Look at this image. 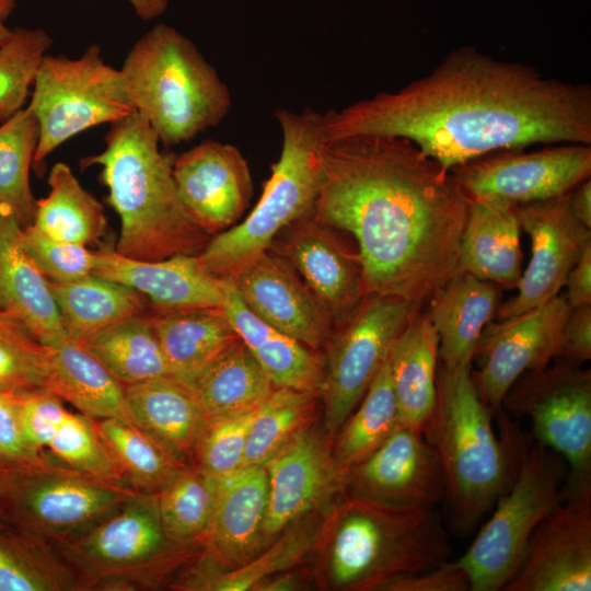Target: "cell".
Instances as JSON below:
<instances>
[{
  "instance_id": "42",
  "label": "cell",
  "mask_w": 591,
  "mask_h": 591,
  "mask_svg": "<svg viewBox=\"0 0 591 591\" xmlns=\"http://www.w3.org/2000/svg\"><path fill=\"white\" fill-rule=\"evenodd\" d=\"M53 45L42 28L15 27L0 43V124L30 99L38 68Z\"/></svg>"
},
{
  "instance_id": "48",
  "label": "cell",
  "mask_w": 591,
  "mask_h": 591,
  "mask_svg": "<svg viewBox=\"0 0 591 591\" xmlns=\"http://www.w3.org/2000/svg\"><path fill=\"white\" fill-rule=\"evenodd\" d=\"M24 244L35 264L53 283H67L93 274L95 253L88 246L53 239L32 224L23 229Z\"/></svg>"
},
{
  "instance_id": "44",
  "label": "cell",
  "mask_w": 591,
  "mask_h": 591,
  "mask_svg": "<svg viewBox=\"0 0 591 591\" xmlns=\"http://www.w3.org/2000/svg\"><path fill=\"white\" fill-rule=\"evenodd\" d=\"M46 448L74 471L125 485L96 430L94 420L81 413L68 412Z\"/></svg>"
},
{
  "instance_id": "45",
  "label": "cell",
  "mask_w": 591,
  "mask_h": 591,
  "mask_svg": "<svg viewBox=\"0 0 591 591\" xmlns=\"http://www.w3.org/2000/svg\"><path fill=\"white\" fill-rule=\"evenodd\" d=\"M37 536L13 525L0 524V591L59 589L47 575Z\"/></svg>"
},
{
  "instance_id": "25",
  "label": "cell",
  "mask_w": 591,
  "mask_h": 591,
  "mask_svg": "<svg viewBox=\"0 0 591 591\" xmlns=\"http://www.w3.org/2000/svg\"><path fill=\"white\" fill-rule=\"evenodd\" d=\"M23 229L0 207V311L53 347L68 337L49 281L24 244Z\"/></svg>"
},
{
  "instance_id": "23",
  "label": "cell",
  "mask_w": 591,
  "mask_h": 591,
  "mask_svg": "<svg viewBox=\"0 0 591 591\" xmlns=\"http://www.w3.org/2000/svg\"><path fill=\"white\" fill-rule=\"evenodd\" d=\"M68 543L84 566L121 571L146 566L172 542L161 524L157 494L139 493Z\"/></svg>"
},
{
  "instance_id": "56",
  "label": "cell",
  "mask_w": 591,
  "mask_h": 591,
  "mask_svg": "<svg viewBox=\"0 0 591 591\" xmlns=\"http://www.w3.org/2000/svg\"><path fill=\"white\" fill-rule=\"evenodd\" d=\"M296 578L291 575L279 576L278 578L268 577L257 583L253 590L262 591H282L296 589Z\"/></svg>"
},
{
  "instance_id": "47",
  "label": "cell",
  "mask_w": 591,
  "mask_h": 591,
  "mask_svg": "<svg viewBox=\"0 0 591 591\" xmlns=\"http://www.w3.org/2000/svg\"><path fill=\"white\" fill-rule=\"evenodd\" d=\"M255 410L207 420L193 452L197 466L216 477L243 467Z\"/></svg>"
},
{
  "instance_id": "22",
  "label": "cell",
  "mask_w": 591,
  "mask_h": 591,
  "mask_svg": "<svg viewBox=\"0 0 591 591\" xmlns=\"http://www.w3.org/2000/svg\"><path fill=\"white\" fill-rule=\"evenodd\" d=\"M95 255L93 275L135 289L153 312L223 305L224 279L210 274L198 255L178 254L159 260L135 259L113 250Z\"/></svg>"
},
{
  "instance_id": "58",
  "label": "cell",
  "mask_w": 591,
  "mask_h": 591,
  "mask_svg": "<svg viewBox=\"0 0 591 591\" xmlns=\"http://www.w3.org/2000/svg\"><path fill=\"white\" fill-rule=\"evenodd\" d=\"M11 28H9L4 22H0V43L3 42L10 34Z\"/></svg>"
},
{
  "instance_id": "52",
  "label": "cell",
  "mask_w": 591,
  "mask_h": 591,
  "mask_svg": "<svg viewBox=\"0 0 591 591\" xmlns=\"http://www.w3.org/2000/svg\"><path fill=\"white\" fill-rule=\"evenodd\" d=\"M581 366L591 358V304L570 308L564 323L556 357Z\"/></svg>"
},
{
  "instance_id": "13",
  "label": "cell",
  "mask_w": 591,
  "mask_h": 591,
  "mask_svg": "<svg viewBox=\"0 0 591 591\" xmlns=\"http://www.w3.org/2000/svg\"><path fill=\"white\" fill-rule=\"evenodd\" d=\"M470 199L512 206L571 192L591 175V144L558 143L534 151L501 150L450 171Z\"/></svg>"
},
{
  "instance_id": "31",
  "label": "cell",
  "mask_w": 591,
  "mask_h": 591,
  "mask_svg": "<svg viewBox=\"0 0 591 591\" xmlns=\"http://www.w3.org/2000/svg\"><path fill=\"white\" fill-rule=\"evenodd\" d=\"M45 389L92 419L132 424L125 385L81 343L50 347Z\"/></svg>"
},
{
  "instance_id": "59",
  "label": "cell",
  "mask_w": 591,
  "mask_h": 591,
  "mask_svg": "<svg viewBox=\"0 0 591 591\" xmlns=\"http://www.w3.org/2000/svg\"><path fill=\"white\" fill-rule=\"evenodd\" d=\"M0 524H4V523L1 521V519H0Z\"/></svg>"
},
{
  "instance_id": "34",
  "label": "cell",
  "mask_w": 591,
  "mask_h": 591,
  "mask_svg": "<svg viewBox=\"0 0 591 591\" xmlns=\"http://www.w3.org/2000/svg\"><path fill=\"white\" fill-rule=\"evenodd\" d=\"M206 421L256 409L276 389L237 337L190 385Z\"/></svg>"
},
{
  "instance_id": "43",
  "label": "cell",
  "mask_w": 591,
  "mask_h": 591,
  "mask_svg": "<svg viewBox=\"0 0 591 591\" xmlns=\"http://www.w3.org/2000/svg\"><path fill=\"white\" fill-rule=\"evenodd\" d=\"M49 352L20 321L0 311V390L45 389Z\"/></svg>"
},
{
  "instance_id": "21",
  "label": "cell",
  "mask_w": 591,
  "mask_h": 591,
  "mask_svg": "<svg viewBox=\"0 0 591 591\" xmlns=\"http://www.w3.org/2000/svg\"><path fill=\"white\" fill-rule=\"evenodd\" d=\"M264 466L268 500L263 543L312 510L346 480L321 434L308 426Z\"/></svg>"
},
{
  "instance_id": "10",
  "label": "cell",
  "mask_w": 591,
  "mask_h": 591,
  "mask_svg": "<svg viewBox=\"0 0 591 591\" xmlns=\"http://www.w3.org/2000/svg\"><path fill=\"white\" fill-rule=\"evenodd\" d=\"M27 108L38 126L33 169L58 147L90 128L136 113L120 69L105 62L102 48L89 45L77 58L47 54L36 74Z\"/></svg>"
},
{
  "instance_id": "14",
  "label": "cell",
  "mask_w": 591,
  "mask_h": 591,
  "mask_svg": "<svg viewBox=\"0 0 591 591\" xmlns=\"http://www.w3.org/2000/svg\"><path fill=\"white\" fill-rule=\"evenodd\" d=\"M570 306L565 294L515 316L488 323L476 345L478 369L471 376L480 401L501 412L503 397L525 372L538 371L556 357Z\"/></svg>"
},
{
  "instance_id": "3",
  "label": "cell",
  "mask_w": 591,
  "mask_h": 591,
  "mask_svg": "<svg viewBox=\"0 0 591 591\" xmlns=\"http://www.w3.org/2000/svg\"><path fill=\"white\" fill-rule=\"evenodd\" d=\"M104 149L81 160L101 167L107 201L118 215L116 252L141 260L198 255L210 240L184 208L173 178L174 155L160 149L137 112L111 125Z\"/></svg>"
},
{
  "instance_id": "50",
  "label": "cell",
  "mask_w": 591,
  "mask_h": 591,
  "mask_svg": "<svg viewBox=\"0 0 591 591\" xmlns=\"http://www.w3.org/2000/svg\"><path fill=\"white\" fill-rule=\"evenodd\" d=\"M382 590L390 591H471L466 571L457 560L444 561L425 571L398 577Z\"/></svg>"
},
{
  "instance_id": "7",
  "label": "cell",
  "mask_w": 591,
  "mask_h": 591,
  "mask_svg": "<svg viewBox=\"0 0 591 591\" xmlns=\"http://www.w3.org/2000/svg\"><path fill=\"white\" fill-rule=\"evenodd\" d=\"M343 513L329 548L332 582L344 589H382L387 582L448 560L451 547L432 510L357 498Z\"/></svg>"
},
{
  "instance_id": "16",
  "label": "cell",
  "mask_w": 591,
  "mask_h": 591,
  "mask_svg": "<svg viewBox=\"0 0 591 591\" xmlns=\"http://www.w3.org/2000/svg\"><path fill=\"white\" fill-rule=\"evenodd\" d=\"M591 590V491L563 497L534 530L503 591Z\"/></svg>"
},
{
  "instance_id": "11",
  "label": "cell",
  "mask_w": 591,
  "mask_h": 591,
  "mask_svg": "<svg viewBox=\"0 0 591 591\" xmlns=\"http://www.w3.org/2000/svg\"><path fill=\"white\" fill-rule=\"evenodd\" d=\"M502 409L526 417L535 441L569 466L564 496L591 490V371L558 361L519 376Z\"/></svg>"
},
{
  "instance_id": "57",
  "label": "cell",
  "mask_w": 591,
  "mask_h": 591,
  "mask_svg": "<svg viewBox=\"0 0 591 591\" xmlns=\"http://www.w3.org/2000/svg\"><path fill=\"white\" fill-rule=\"evenodd\" d=\"M16 0H0V22H4L13 12Z\"/></svg>"
},
{
  "instance_id": "54",
  "label": "cell",
  "mask_w": 591,
  "mask_h": 591,
  "mask_svg": "<svg viewBox=\"0 0 591 591\" xmlns=\"http://www.w3.org/2000/svg\"><path fill=\"white\" fill-rule=\"evenodd\" d=\"M570 207L575 217L591 229V181L577 185L569 195Z\"/></svg>"
},
{
  "instance_id": "40",
  "label": "cell",
  "mask_w": 591,
  "mask_h": 591,
  "mask_svg": "<svg viewBox=\"0 0 591 591\" xmlns=\"http://www.w3.org/2000/svg\"><path fill=\"white\" fill-rule=\"evenodd\" d=\"M216 484V476L198 466H185L158 491L161 524L172 543L204 536L213 511Z\"/></svg>"
},
{
  "instance_id": "5",
  "label": "cell",
  "mask_w": 591,
  "mask_h": 591,
  "mask_svg": "<svg viewBox=\"0 0 591 591\" xmlns=\"http://www.w3.org/2000/svg\"><path fill=\"white\" fill-rule=\"evenodd\" d=\"M120 72L127 93L160 143L176 146L217 126L231 94L195 44L166 24H157L127 53Z\"/></svg>"
},
{
  "instance_id": "32",
  "label": "cell",
  "mask_w": 591,
  "mask_h": 591,
  "mask_svg": "<svg viewBox=\"0 0 591 591\" xmlns=\"http://www.w3.org/2000/svg\"><path fill=\"white\" fill-rule=\"evenodd\" d=\"M170 374L192 385L239 336L222 308L150 313Z\"/></svg>"
},
{
  "instance_id": "12",
  "label": "cell",
  "mask_w": 591,
  "mask_h": 591,
  "mask_svg": "<svg viewBox=\"0 0 591 591\" xmlns=\"http://www.w3.org/2000/svg\"><path fill=\"white\" fill-rule=\"evenodd\" d=\"M418 310L421 309L398 298L366 294L336 332H332L325 344L320 392L328 433L341 428Z\"/></svg>"
},
{
  "instance_id": "2",
  "label": "cell",
  "mask_w": 591,
  "mask_h": 591,
  "mask_svg": "<svg viewBox=\"0 0 591 591\" xmlns=\"http://www.w3.org/2000/svg\"><path fill=\"white\" fill-rule=\"evenodd\" d=\"M468 206L452 173L406 138L323 142L313 215L354 237L364 296L429 303L459 271Z\"/></svg>"
},
{
  "instance_id": "41",
  "label": "cell",
  "mask_w": 591,
  "mask_h": 591,
  "mask_svg": "<svg viewBox=\"0 0 591 591\" xmlns=\"http://www.w3.org/2000/svg\"><path fill=\"white\" fill-rule=\"evenodd\" d=\"M314 393L276 387L256 408L244 452V466L265 465L306 427Z\"/></svg>"
},
{
  "instance_id": "55",
  "label": "cell",
  "mask_w": 591,
  "mask_h": 591,
  "mask_svg": "<svg viewBox=\"0 0 591 591\" xmlns=\"http://www.w3.org/2000/svg\"><path fill=\"white\" fill-rule=\"evenodd\" d=\"M131 5L135 14L143 20L150 21L164 14L170 0H126Z\"/></svg>"
},
{
  "instance_id": "27",
  "label": "cell",
  "mask_w": 591,
  "mask_h": 591,
  "mask_svg": "<svg viewBox=\"0 0 591 591\" xmlns=\"http://www.w3.org/2000/svg\"><path fill=\"white\" fill-rule=\"evenodd\" d=\"M441 366L472 368L476 345L499 306L498 286L457 271L429 302Z\"/></svg>"
},
{
  "instance_id": "1",
  "label": "cell",
  "mask_w": 591,
  "mask_h": 591,
  "mask_svg": "<svg viewBox=\"0 0 591 591\" xmlns=\"http://www.w3.org/2000/svg\"><path fill=\"white\" fill-rule=\"evenodd\" d=\"M324 141L403 137L445 171L535 143L591 144V89L474 47L449 53L428 74L323 115Z\"/></svg>"
},
{
  "instance_id": "17",
  "label": "cell",
  "mask_w": 591,
  "mask_h": 591,
  "mask_svg": "<svg viewBox=\"0 0 591 591\" xmlns=\"http://www.w3.org/2000/svg\"><path fill=\"white\" fill-rule=\"evenodd\" d=\"M336 232L311 213L286 227L269 250L299 274L337 327L359 304L364 290L358 253Z\"/></svg>"
},
{
  "instance_id": "35",
  "label": "cell",
  "mask_w": 591,
  "mask_h": 591,
  "mask_svg": "<svg viewBox=\"0 0 591 591\" xmlns=\"http://www.w3.org/2000/svg\"><path fill=\"white\" fill-rule=\"evenodd\" d=\"M47 182L49 193L37 199L32 225L59 241L84 246L99 243L107 228L102 204L63 162L53 165Z\"/></svg>"
},
{
  "instance_id": "9",
  "label": "cell",
  "mask_w": 591,
  "mask_h": 591,
  "mask_svg": "<svg viewBox=\"0 0 591 591\" xmlns=\"http://www.w3.org/2000/svg\"><path fill=\"white\" fill-rule=\"evenodd\" d=\"M42 453L0 457V519L38 538L72 541L138 491L70 467L48 468Z\"/></svg>"
},
{
  "instance_id": "30",
  "label": "cell",
  "mask_w": 591,
  "mask_h": 591,
  "mask_svg": "<svg viewBox=\"0 0 591 591\" xmlns=\"http://www.w3.org/2000/svg\"><path fill=\"white\" fill-rule=\"evenodd\" d=\"M134 425L184 460L193 455L206 417L193 387L172 375L125 385Z\"/></svg>"
},
{
  "instance_id": "26",
  "label": "cell",
  "mask_w": 591,
  "mask_h": 591,
  "mask_svg": "<svg viewBox=\"0 0 591 591\" xmlns=\"http://www.w3.org/2000/svg\"><path fill=\"white\" fill-rule=\"evenodd\" d=\"M521 227L515 206L470 199L460 241L459 271L513 289L522 275Z\"/></svg>"
},
{
  "instance_id": "39",
  "label": "cell",
  "mask_w": 591,
  "mask_h": 591,
  "mask_svg": "<svg viewBox=\"0 0 591 591\" xmlns=\"http://www.w3.org/2000/svg\"><path fill=\"white\" fill-rule=\"evenodd\" d=\"M37 141V121L27 107L0 124V207L23 228L32 224L37 208L30 182Z\"/></svg>"
},
{
  "instance_id": "33",
  "label": "cell",
  "mask_w": 591,
  "mask_h": 591,
  "mask_svg": "<svg viewBox=\"0 0 591 591\" xmlns=\"http://www.w3.org/2000/svg\"><path fill=\"white\" fill-rule=\"evenodd\" d=\"M49 285L67 337L78 343L120 322L148 314L144 296L93 274L76 281Z\"/></svg>"
},
{
  "instance_id": "49",
  "label": "cell",
  "mask_w": 591,
  "mask_h": 591,
  "mask_svg": "<svg viewBox=\"0 0 591 591\" xmlns=\"http://www.w3.org/2000/svg\"><path fill=\"white\" fill-rule=\"evenodd\" d=\"M20 408L26 440L36 451L46 448L69 412L62 399L46 389L21 392Z\"/></svg>"
},
{
  "instance_id": "36",
  "label": "cell",
  "mask_w": 591,
  "mask_h": 591,
  "mask_svg": "<svg viewBox=\"0 0 591 591\" xmlns=\"http://www.w3.org/2000/svg\"><path fill=\"white\" fill-rule=\"evenodd\" d=\"M93 420L123 483L138 493L158 494L186 466L171 449L134 424L118 418Z\"/></svg>"
},
{
  "instance_id": "15",
  "label": "cell",
  "mask_w": 591,
  "mask_h": 591,
  "mask_svg": "<svg viewBox=\"0 0 591 591\" xmlns=\"http://www.w3.org/2000/svg\"><path fill=\"white\" fill-rule=\"evenodd\" d=\"M570 192L549 199L515 206L521 230L531 241L530 262L514 297L499 304L496 315L509 318L559 294L570 269L587 245L591 229L572 213Z\"/></svg>"
},
{
  "instance_id": "28",
  "label": "cell",
  "mask_w": 591,
  "mask_h": 591,
  "mask_svg": "<svg viewBox=\"0 0 591 591\" xmlns=\"http://www.w3.org/2000/svg\"><path fill=\"white\" fill-rule=\"evenodd\" d=\"M224 291L222 310L275 387L320 393L324 368L312 349L258 318L228 279Z\"/></svg>"
},
{
  "instance_id": "4",
  "label": "cell",
  "mask_w": 591,
  "mask_h": 591,
  "mask_svg": "<svg viewBox=\"0 0 591 591\" xmlns=\"http://www.w3.org/2000/svg\"><path fill=\"white\" fill-rule=\"evenodd\" d=\"M471 370L438 367L436 406L424 430L441 465L450 521L464 534L509 487L520 448L505 415L501 439L496 436L493 412L477 395Z\"/></svg>"
},
{
  "instance_id": "53",
  "label": "cell",
  "mask_w": 591,
  "mask_h": 591,
  "mask_svg": "<svg viewBox=\"0 0 591 591\" xmlns=\"http://www.w3.org/2000/svg\"><path fill=\"white\" fill-rule=\"evenodd\" d=\"M564 287L567 289L565 297L570 308L591 304V244L586 246L570 269Z\"/></svg>"
},
{
  "instance_id": "20",
  "label": "cell",
  "mask_w": 591,
  "mask_h": 591,
  "mask_svg": "<svg viewBox=\"0 0 591 591\" xmlns=\"http://www.w3.org/2000/svg\"><path fill=\"white\" fill-rule=\"evenodd\" d=\"M228 279L262 321L311 349L325 345L333 324L299 274L267 250Z\"/></svg>"
},
{
  "instance_id": "24",
  "label": "cell",
  "mask_w": 591,
  "mask_h": 591,
  "mask_svg": "<svg viewBox=\"0 0 591 591\" xmlns=\"http://www.w3.org/2000/svg\"><path fill=\"white\" fill-rule=\"evenodd\" d=\"M216 498L204 534L210 556L224 566L248 561L263 543L268 487L264 465L216 477Z\"/></svg>"
},
{
  "instance_id": "38",
  "label": "cell",
  "mask_w": 591,
  "mask_h": 591,
  "mask_svg": "<svg viewBox=\"0 0 591 591\" xmlns=\"http://www.w3.org/2000/svg\"><path fill=\"white\" fill-rule=\"evenodd\" d=\"M361 399L357 412L344 422L332 452L336 466L345 476L401 426L389 357Z\"/></svg>"
},
{
  "instance_id": "51",
  "label": "cell",
  "mask_w": 591,
  "mask_h": 591,
  "mask_svg": "<svg viewBox=\"0 0 591 591\" xmlns=\"http://www.w3.org/2000/svg\"><path fill=\"white\" fill-rule=\"evenodd\" d=\"M20 393L0 390V457L24 460L42 451L34 450L26 440L20 408Z\"/></svg>"
},
{
  "instance_id": "19",
  "label": "cell",
  "mask_w": 591,
  "mask_h": 591,
  "mask_svg": "<svg viewBox=\"0 0 591 591\" xmlns=\"http://www.w3.org/2000/svg\"><path fill=\"white\" fill-rule=\"evenodd\" d=\"M173 178L184 208L210 236L233 227L253 196L241 151L210 139L174 155Z\"/></svg>"
},
{
  "instance_id": "18",
  "label": "cell",
  "mask_w": 591,
  "mask_h": 591,
  "mask_svg": "<svg viewBox=\"0 0 591 591\" xmlns=\"http://www.w3.org/2000/svg\"><path fill=\"white\" fill-rule=\"evenodd\" d=\"M346 479L358 498L385 506L432 510L444 500L438 455L424 432L409 427L399 426Z\"/></svg>"
},
{
  "instance_id": "46",
  "label": "cell",
  "mask_w": 591,
  "mask_h": 591,
  "mask_svg": "<svg viewBox=\"0 0 591 591\" xmlns=\"http://www.w3.org/2000/svg\"><path fill=\"white\" fill-rule=\"evenodd\" d=\"M314 542L309 530H293L282 536L267 553L253 561L223 573L200 578L192 584L195 589L216 591H244L253 588L275 572L293 565Z\"/></svg>"
},
{
  "instance_id": "8",
  "label": "cell",
  "mask_w": 591,
  "mask_h": 591,
  "mask_svg": "<svg viewBox=\"0 0 591 591\" xmlns=\"http://www.w3.org/2000/svg\"><path fill=\"white\" fill-rule=\"evenodd\" d=\"M563 466L553 451L536 441L520 444L514 475L489 519L456 560L471 591H500L513 578L540 522L561 501Z\"/></svg>"
},
{
  "instance_id": "6",
  "label": "cell",
  "mask_w": 591,
  "mask_h": 591,
  "mask_svg": "<svg viewBox=\"0 0 591 591\" xmlns=\"http://www.w3.org/2000/svg\"><path fill=\"white\" fill-rule=\"evenodd\" d=\"M276 118L282 131V149L259 200L240 224L215 234L198 254L202 266L218 278L233 276L269 250L286 227L314 211L323 115L312 109H277Z\"/></svg>"
},
{
  "instance_id": "29",
  "label": "cell",
  "mask_w": 591,
  "mask_h": 591,
  "mask_svg": "<svg viewBox=\"0 0 591 591\" xmlns=\"http://www.w3.org/2000/svg\"><path fill=\"white\" fill-rule=\"evenodd\" d=\"M439 339L428 316L416 311L389 355L401 426L424 432L436 406Z\"/></svg>"
},
{
  "instance_id": "37",
  "label": "cell",
  "mask_w": 591,
  "mask_h": 591,
  "mask_svg": "<svg viewBox=\"0 0 591 591\" xmlns=\"http://www.w3.org/2000/svg\"><path fill=\"white\" fill-rule=\"evenodd\" d=\"M81 344L124 385L171 375L150 313L120 322Z\"/></svg>"
}]
</instances>
